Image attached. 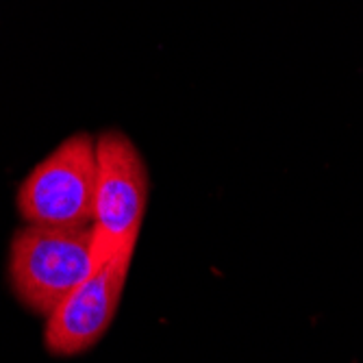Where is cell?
Instances as JSON below:
<instances>
[{
    "label": "cell",
    "mask_w": 363,
    "mask_h": 363,
    "mask_svg": "<svg viewBox=\"0 0 363 363\" xmlns=\"http://www.w3.org/2000/svg\"><path fill=\"white\" fill-rule=\"evenodd\" d=\"M94 270L91 226L57 228L28 224L9 248V281L18 301L50 315Z\"/></svg>",
    "instance_id": "6da1fadb"
},
{
    "label": "cell",
    "mask_w": 363,
    "mask_h": 363,
    "mask_svg": "<svg viewBox=\"0 0 363 363\" xmlns=\"http://www.w3.org/2000/svg\"><path fill=\"white\" fill-rule=\"evenodd\" d=\"M94 198V268L135 250L148 203V172L140 150L120 130H107L96 142Z\"/></svg>",
    "instance_id": "7a4b0ae2"
},
{
    "label": "cell",
    "mask_w": 363,
    "mask_h": 363,
    "mask_svg": "<svg viewBox=\"0 0 363 363\" xmlns=\"http://www.w3.org/2000/svg\"><path fill=\"white\" fill-rule=\"evenodd\" d=\"M96 144L87 133L61 142L22 181L16 205L28 224L91 226L96 198Z\"/></svg>",
    "instance_id": "3957f363"
},
{
    "label": "cell",
    "mask_w": 363,
    "mask_h": 363,
    "mask_svg": "<svg viewBox=\"0 0 363 363\" xmlns=\"http://www.w3.org/2000/svg\"><path fill=\"white\" fill-rule=\"evenodd\" d=\"M135 250H126L72 289L61 305L48 315L44 328L46 350L57 357H74L103 340L118 313L130 259Z\"/></svg>",
    "instance_id": "277c9868"
}]
</instances>
